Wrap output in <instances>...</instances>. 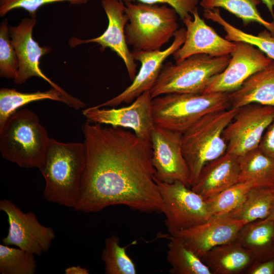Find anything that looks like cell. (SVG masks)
Instances as JSON below:
<instances>
[{
  "label": "cell",
  "mask_w": 274,
  "mask_h": 274,
  "mask_svg": "<svg viewBox=\"0 0 274 274\" xmlns=\"http://www.w3.org/2000/svg\"><path fill=\"white\" fill-rule=\"evenodd\" d=\"M82 131L86 164L74 210L96 213L123 205L141 212L161 213L151 142L123 128L87 120Z\"/></svg>",
  "instance_id": "1"
},
{
  "label": "cell",
  "mask_w": 274,
  "mask_h": 274,
  "mask_svg": "<svg viewBox=\"0 0 274 274\" xmlns=\"http://www.w3.org/2000/svg\"><path fill=\"white\" fill-rule=\"evenodd\" d=\"M85 164L83 143H63L50 138L39 167L45 180V199L74 209L79 198Z\"/></svg>",
  "instance_id": "2"
},
{
  "label": "cell",
  "mask_w": 274,
  "mask_h": 274,
  "mask_svg": "<svg viewBox=\"0 0 274 274\" xmlns=\"http://www.w3.org/2000/svg\"><path fill=\"white\" fill-rule=\"evenodd\" d=\"M50 138L36 113L18 110L0 128V151L4 159L20 167L39 168Z\"/></svg>",
  "instance_id": "3"
},
{
  "label": "cell",
  "mask_w": 274,
  "mask_h": 274,
  "mask_svg": "<svg viewBox=\"0 0 274 274\" xmlns=\"http://www.w3.org/2000/svg\"><path fill=\"white\" fill-rule=\"evenodd\" d=\"M238 110L229 108L209 113L182 133V151L189 168L191 187L206 164L227 152L223 133Z\"/></svg>",
  "instance_id": "4"
},
{
  "label": "cell",
  "mask_w": 274,
  "mask_h": 274,
  "mask_svg": "<svg viewBox=\"0 0 274 274\" xmlns=\"http://www.w3.org/2000/svg\"><path fill=\"white\" fill-rule=\"evenodd\" d=\"M230 107L228 93H168L153 98L154 124L182 133L203 116Z\"/></svg>",
  "instance_id": "5"
},
{
  "label": "cell",
  "mask_w": 274,
  "mask_h": 274,
  "mask_svg": "<svg viewBox=\"0 0 274 274\" xmlns=\"http://www.w3.org/2000/svg\"><path fill=\"white\" fill-rule=\"evenodd\" d=\"M125 6L129 19L125 29V38L133 50H160L178 30V14L166 4L137 2Z\"/></svg>",
  "instance_id": "6"
},
{
  "label": "cell",
  "mask_w": 274,
  "mask_h": 274,
  "mask_svg": "<svg viewBox=\"0 0 274 274\" xmlns=\"http://www.w3.org/2000/svg\"><path fill=\"white\" fill-rule=\"evenodd\" d=\"M231 55L212 56L191 55L173 64H163L150 92L152 98L168 93H202L210 79L222 72Z\"/></svg>",
  "instance_id": "7"
},
{
  "label": "cell",
  "mask_w": 274,
  "mask_h": 274,
  "mask_svg": "<svg viewBox=\"0 0 274 274\" xmlns=\"http://www.w3.org/2000/svg\"><path fill=\"white\" fill-rule=\"evenodd\" d=\"M162 201L163 213L168 234L202 224L212 218L206 200L180 181L161 182L154 176Z\"/></svg>",
  "instance_id": "8"
},
{
  "label": "cell",
  "mask_w": 274,
  "mask_h": 274,
  "mask_svg": "<svg viewBox=\"0 0 274 274\" xmlns=\"http://www.w3.org/2000/svg\"><path fill=\"white\" fill-rule=\"evenodd\" d=\"M0 210L7 215L9 224L8 234L2 239L3 244L16 246L37 256L48 251L55 237V231L41 224L35 213H25L6 199L0 201Z\"/></svg>",
  "instance_id": "9"
},
{
  "label": "cell",
  "mask_w": 274,
  "mask_h": 274,
  "mask_svg": "<svg viewBox=\"0 0 274 274\" xmlns=\"http://www.w3.org/2000/svg\"><path fill=\"white\" fill-rule=\"evenodd\" d=\"M273 116L272 106L250 104L239 108L223 133L227 152L238 157L258 147Z\"/></svg>",
  "instance_id": "10"
},
{
  "label": "cell",
  "mask_w": 274,
  "mask_h": 274,
  "mask_svg": "<svg viewBox=\"0 0 274 274\" xmlns=\"http://www.w3.org/2000/svg\"><path fill=\"white\" fill-rule=\"evenodd\" d=\"M181 133L155 125L151 134L152 161L155 177L172 183L180 181L191 187L190 172L183 155Z\"/></svg>",
  "instance_id": "11"
},
{
  "label": "cell",
  "mask_w": 274,
  "mask_h": 274,
  "mask_svg": "<svg viewBox=\"0 0 274 274\" xmlns=\"http://www.w3.org/2000/svg\"><path fill=\"white\" fill-rule=\"evenodd\" d=\"M152 99L150 91H147L126 107L106 109L95 106L82 112L87 120L91 122L130 129L138 137L150 142L155 125L152 112Z\"/></svg>",
  "instance_id": "12"
},
{
  "label": "cell",
  "mask_w": 274,
  "mask_h": 274,
  "mask_svg": "<svg viewBox=\"0 0 274 274\" xmlns=\"http://www.w3.org/2000/svg\"><path fill=\"white\" fill-rule=\"evenodd\" d=\"M174 37L172 44L163 50H133L131 52L134 58L141 62V67L132 83L118 95L95 106L112 107L122 103L129 104L144 92L150 91L160 74L164 61L183 44L186 38V28L182 27L178 29Z\"/></svg>",
  "instance_id": "13"
},
{
  "label": "cell",
  "mask_w": 274,
  "mask_h": 274,
  "mask_svg": "<svg viewBox=\"0 0 274 274\" xmlns=\"http://www.w3.org/2000/svg\"><path fill=\"white\" fill-rule=\"evenodd\" d=\"M226 68L212 77L202 93H227L237 90L250 76L266 67L273 61L259 49L250 44L235 42Z\"/></svg>",
  "instance_id": "14"
},
{
  "label": "cell",
  "mask_w": 274,
  "mask_h": 274,
  "mask_svg": "<svg viewBox=\"0 0 274 274\" xmlns=\"http://www.w3.org/2000/svg\"><path fill=\"white\" fill-rule=\"evenodd\" d=\"M101 5L108 19L105 32L98 37L88 40L73 38L69 41L71 47L95 43L102 50L109 48L121 58L126 66L129 78L133 81L136 76V66L134 57L128 48L125 29L129 19L125 12V4L120 0H102Z\"/></svg>",
  "instance_id": "15"
},
{
  "label": "cell",
  "mask_w": 274,
  "mask_h": 274,
  "mask_svg": "<svg viewBox=\"0 0 274 274\" xmlns=\"http://www.w3.org/2000/svg\"><path fill=\"white\" fill-rule=\"evenodd\" d=\"M37 18H24L19 24L9 27V35L18 60V69L14 79L16 84L21 85L32 77H38L47 82L52 87L63 89L48 78L40 67V58L51 52L48 46L41 47L32 38Z\"/></svg>",
  "instance_id": "16"
},
{
  "label": "cell",
  "mask_w": 274,
  "mask_h": 274,
  "mask_svg": "<svg viewBox=\"0 0 274 274\" xmlns=\"http://www.w3.org/2000/svg\"><path fill=\"white\" fill-rule=\"evenodd\" d=\"M192 15V18L183 21L186 26V38L182 46L173 54L176 62L194 54L221 56L231 55L235 51V42L219 36L200 17L198 10Z\"/></svg>",
  "instance_id": "17"
},
{
  "label": "cell",
  "mask_w": 274,
  "mask_h": 274,
  "mask_svg": "<svg viewBox=\"0 0 274 274\" xmlns=\"http://www.w3.org/2000/svg\"><path fill=\"white\" fill-rule=\"evenodd\" d=\"M244 223L226 215L212 217L205 222L182 230L174 236L198 257L217 246L234 241Z\"/></svg>",
  "instance_id": "18"
},
{
  "label": "cell",
  "mask_w": 274,
  "mask_h": 274,
  "mask_svg": "<svg viewBox=\"0 0 274 274\" xmlns=\"http://www.w3.org/2000/svg\"><path fill=\"white\" fill-rule=\"evenodd\" d=\"M239 175L237 156L226 152L203 166L191 188L207 200L238 183Z\"/></svg>",
  "instance_id": "19"
},
{
  "label": "cell",
  "mask_w": 274,
  "mask_h": 274,
  "mask_svg": "<svg viewBox=\"0 0 274 274\" xmlns=\"http://www.w3.org/2000/svg\"><path fill=\"white\" fill-rule=\"evenodd\" d=\"M49 99L63 102L71 108L79 110L86 107L81 100L70 95L64 90L54 87L44 91L21 92L15 88L0 89V128L8 118L19 108L30 102Z\"/></svg>",
  "instance_id": "20"
},
{
  "label": "cell",
  "mask_w": 274,
  "mask_h": 274,
  "mask_svg": "<svg viewBox=\"0 0 274 274\" xmlns=\"http://www.w3.org/2000/svg\"><path fill=\"white\" fill-rule=\"evenodd\" d=\"M228 96L231 108L239 109L250 104L274 107V60Z\"/></svg>",
  "instance_id": "21"
},
{
  "label": "cell",
  "mask_w": 274,
  "mask_h": 274,
  "mask_svg": "<svg viewBox=\"0 0 274 274\" xmlns=\"http://www.w3.org/2000/svg\"><path fill=\"white\" fill-rule=\"evenodd\" d=\"M212 274H237L254 262L251 254L235 239L213 248L201 258Z\"/></svg>",
  "instance_id": "22"
},
{
  "label": "cell",
  "mask_w": 274,
  "mask_h": 274,
  "mask_svg": "<svg viewBox=\"0 0 274 274\" xmlns=\"http://www.w3.org/2000/svg\"><path fill=\"white\" fill-rule=\"evenodd\" d=\"M252 256L254 261L274 258V222L268 218L245 224L235 239Z\"/></svg>",
  "instance_id": "23"
},
{
  "label": "cell",
  "mask_w": 274,
  "mask_h": 274,
  "mask_svg": "<svg viewBox=\"0 0 274 274\" xmlns=\"http://www.w3.org/2000/svg\"><path fill=\"white\" fill-rule=\"evenodd\" d=\"M274 200V185L252 188L239 204L226 216L245 224L269 215Z\"/></svg>",
  "instance_id": "24"
},
{
  "label": "cell",
  "mask_w": 274,
  "mask_h": 274,
  "mask_svg": "<svg viewBox=\"0 0 274 274\" xmlns=\"http://www.w3.org/2000/svg\"><path fill=\"white\" fill-rule=\"evenodd\" d=\"M239 175L238 182L252 181L260 187L274 185V159L258 148L237 157Z\"/></svg>",
  "instance_id": "25"
},
{
  "label": "cell",
  "mask_w": 274,
  "mask_h": 274,
  "mask_svg": "<svg viewBox=\"0 0 274 274\" xmlns=\"http://www.w3.org/2000/svg\"><path fill=\"white\" fill-rule=\"evenodd\" d=\"M169 239L166 260L172 274H212L201 258L188 248L178 237L162 235Z\"/></svg>",
  "instance_id": "26"
},
{
  "label": "cell",
  "mask_w": 274,
  "mask_h": 274,
  "mask_svg": "<svg viewBox=\"0 0 274 274\" xmlns=\"http://www.w3.org/2000/svg\"><path fill=\"white\" fill-rule=\"evenodd\" d=\"M203 16L221 26L226 32L225 38L227 40L252 45L274 60V35L267 29L261 31L257 35L247 33L224 19L219 8L203 11Z\"/></svg>",
  "instance_id": "27"
},
{
  "label": "cell",
  "mask_w": 274,
  "mask_h": 274,
  "mask_svg": "<svg viewBox=\"0 0 274 274\" xmlns=\"http://www.w3.org/2000/svg\"><path fill=\"white\" fill-rule=\"evenodd\" d=\"M260 0H201L203 11L222 8L242 20L244 26L255 22L263 26L274 35V20H265L257 8Z\"/></svg>",
  "instance_id": "28"
},
{
  "label": "cell",
  "mask_w": 274,
  "mask_h": 274,
  "mask_svg": "<svg viewBox=\"0 0 274 274\" xmlns=\"http://www.w3.org/2000/svg\"><path fill=\"white\" fill-rule=\"evenodd\" d=\"M120 239L115 234L107 237L102 251L101 260L106 274H135L136 270L132 260L126 252L128 246L119 245Z\"/></svg>",
  "instance_id": "29"
},
{
  "label": "cell",
  "mask_w": 274,
  "mask_h": 274,
  "mask_svg": "<svg viewBox=\"0 0 274 274\" xmlns=\"http://www.w3.org/2000/svg\"><path fill=\"white\" fill-rule=\"evenodd\" d=\"M260 187L252 181L238 182L206 200L212 217L225 216L234 209L253 188Z\"/></svg>",
  "instance_id": "30"
},
{
  "label": "cell",
  "mask_w": 274,
  "mask_h": 274,
  "mask_svg": "<svg viewBox=\"0 0 274 274\" xmlns=\"http://www.w3.org/2000/svg\"><path fill=\"white\" fill-rule=\"evenodd\" d=\"M35 255L19 248L0 244V273H35L37 269Z\"/></svg>",
  "instance_id": "31"
},
{
  "label": "cell",
  "mask_w": 274,
  "mask_h": 274,
  "mask_svg": "<svg viewBox=\"0 0 274 274\" xmlns=\"http://www.w3.org/2000/svg\"><path fill=\"white\" fill-rule=\"evenodd\" d=\"M8 19L0 26V76L14 79L17 74L18 60L11 40L9 39Z\"/></svg>",
  "instance_id": "32"
},
{
  "label": "cell",
  "mask_w": 274,
  "mask_h": 274,
  "mask_svg": "<svg viewBox=\"0 0 274 274\" xmlns=\"http://www.w3.org/2000/svg\"><path fill=\"white\" fill-rule=\"evenodd\" d=\"M90 0H0V16L10 11L22 8L27 11L29 17L36 18L37 12L41 7L53 3L68 2L70 5H82Z\"/></svg>",
  "instance_id": "33"
},
{
  "label": "cell",
  "mask_w": 274,
  "mask_h": 274,
  "mask_svg": "<svg viewBox=\"0 0 274 274\" xmlns=\"http://www.w3.org/2000/svg\"><path fill=\"white\" fill-rule=\"evenodd\" d=\"M125 4L134 2L151 4H166L174 8L183 21L192 18V15L198 10L199 0H122Z\"/></svg>",
  "instance_id": "34"
},
{
  "label": "cell",
  "mask_w": 274,
  "mask_h": 274,
  "mask_svg": "<svg viewBox=\"0 0 274 274\" xmlns=\"http://www.w3.org/2000/svg\"><path fill=\"white\" fill-rule=\"evenodd\" d=\"M258 148L264 154L274 159V116L265 130Z\"/></svg>",
  "instance_id": "35"
},
{
  "label": "cell",
  "mask_w": 274,
  "mask_h": 274,
  "mask_svg": "<svg viewBox=\"0 0 274 274\" xmlns=\"http://www.w3.org/2000/svg\"><path fill=\"white\" fill-rule=\"evenodd\" d=\"M248 274H274V258L254 261L246 271Z\"/></svg>",
  "instance_id": "36"
},
{
  "label": "cell",
  "mask_w": 274,
  "mask_h": 274,
  "mask_svg": "<svg viewBox=\"0 0 274 274\" xmlns=\"http://www.w3.org/2000/svg\"><path fill=\"white\" fill-rule=\"evenodd\" d=\"M65 274H88L89 270L85 267L80 266H73L66 268L64 270Z\"/></svg>",
  "instance_id": "37"
},
{
  "label": "cell",
  "mask_w": 274,
  "mask_h": 274,
  "mask_svg": "<svg viewBox=\"0 0 274 274\" xmlns=\"http://www.w3.org/2000/svg\"><path fill=\"white\" fill-rule=\"evenodd\" d=\"M261 1L266 5L272 18V20H274V0H261Z\"/></svg>",
  "instance_id": "38"
},
{
  "label": "cell",
  "mask_w": 274,
  "mask_h": 274,
  "mask_svg": "<svg viewBox=\"0 0 274 274\" xmlns=\"http://www.w3.org/2000/svg\"><path fill=\"white\" fill-rule=\"evenodd\" d=\"M271 220H272L274 222V200L272 207V209L270 212V213L269 215L267 217Z\"/></svg>",
  "instance_id": "39"
},
{
  "label": "cell",
  "mask_w": 274,
  "mask_h": 274,
  "mask_svg": "<svg viewBox=\"0 0 274 274\" xmlns=\"http://www.w3.org/2000/svg\"><path fill=\"white\" fill-rule=\"evenodd\" d=\"M120 1H122V0H120Z\"/></svg>",
  "instance_id": "40"
}]
</instances>
